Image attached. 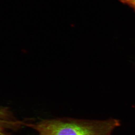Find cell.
Wrapping results in <instances>:
<instances>
[{
    "mask_svg": "<svg viewBox=\"0 0 135 135\" xmlns=\"http://www.w3.org/2000/svg\"><path fill=\"white\" fill-rule=\"evenodd\" d=\"M120 126L117 120L91 121L71 118L44 120L29 127L39 135H111Z\"/></svg>",
    "mask_w": 135,
    "mask_h": 135,
    "instance_id": "1",
    "label": "cell"
},
{
    "mask_svg": "<svg viewBox=\"0 0 135 135\" xmlns=\"http://www.w3.org/2000/svg\"><path fill=\"white\" fill-rule=\"evenodd\" d=\"M123 4L129 5L135 11V0H121Z\"/></svg>",
    "mask_w": 135,
    "mask_h": 135,
    "instance_id": "2",
    "label": "cell"
}]
</instances>
